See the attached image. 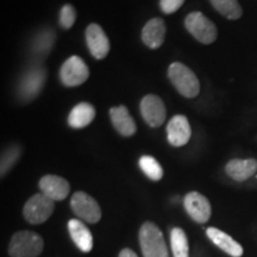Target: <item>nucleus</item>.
<instances>
[{
	"label": "nucleus",
	"instance_id": "1",
	"mask_svg": "<svg viewBox=\"0 0 257 257\" xmlns=\"http://www.w3.org/2000/svg\"><path fill=\"white\" fill-rule=\"evenodd\" d=\"M44 240L34 231H18L11 237L9 255L11 257H37L43 252Z\"/></svg>",
	"mask_w": 257,
	"mask_h": 257
},
{
	"label": "nucleus",
	"instance_id": "2",
	"mask_svg": "<svg viewBox=\"0 0 257 257\" xmlns=\"http://www.w3.org/2000/svg\"><path fill=\"white\" fill-rule=\"evenodd\" d=\"M168 78L178 92L186 98H195L200 92V82L192 69L181 62H173L168 68Z\"/></svg>",
	"mask_w": 257,
	"mask_h": 257
},
{
	"label": "nucleus",
	"instance_id": "3",
	"mask_svg": "<svg viewBox=\"0 0 257 257\" xmlns=\"http://www.w3.org/2000/svg\"><path fill=\"white\" fill-rule=\"evenodd\" d=\"M140 244L143 257H169L162 231L152 221H146L141 226Z\"/></svg>",
	"mask_w": 257,
	"mask_h": 257
},
{
	"label": "nucleus",
	"instance_id": "4",
	"mask_svg": "<svg viewBox=\"0 0 257 257\" xmlns=\"http://www.w3.org/2000/svg\"><path fill=\"white\" fill-rule=\"evenodd\" d=\"M47 79L46 68L35 62L25 70L18 83V95L23 101H30L40 94Z\"/></svg>",
	"mask_w": 257,
	"mask_h": 257
},
{
	"label": "nucleus",
	"instance_id": "5",
	"mask_svg": "<svg viewBox=\"0 0 257 257\" xmlns=\"http://www.w3.org/2000/svg\"><path fill=\"white\" fill-rule=\"evenodd\" d=\"M55 210L54 200L43 193H37L27 201L23 208V216L28 223L38 225L43 224L53 216Z\"/></svg>",
	"mask_w": 257,
	"mask_h": 257
},
{
	"label": "nucleus",
	"instance_id": "6",
	"mask_svg": "<svg viewBox=\"0 0 257 257\" xmlns=\"http://www.w3.org/2000/svg\"><path fill=\"white\" fill-rule=\"evenodd\" d=\"M185 27L189 34L202 44H211L217 40L218 31L213 22L201 12H192L185 19Z\"/></svg>",
	"mask_w": 257,
	"mask_h": 257
},
{
	"label": "nucleus",
	"instance_id": "7",
	"mask_svg": "<svg viewBox=\"0 0 257 257\" xmlns=\"http://www.w3.org/2000/svg\"><path fill=\"white\" fill-rule=\"evenodd\" d=\"M70 207L75 216L89 224H96L101 219V208L96 200L85 192L74 193Z\"/></svg>",
	"mask_w": 257,
	"mask_h": 257
},
{
	"label": "nucleus",
	"instance_id": "8",
	"mask_svg": "<svg viewBox=\"0 0 257 257\" xmlns=\"http://www.w3.org/2000/svg\"><path fill=\"white\" fill-rule=\"evenodd\" d=\"M89 76V69L81 57L74 55L64 61L60 69L61 82L67 87L82 85Z\"/></svg>",
	"mask_w": 257,
	"mask_h": 257
},
{
	"label": "nucleus",
	"instance_id": "9",
	"mask_svg": "<svg viewBox=\"0 0 257 257\" xmlns=\"http://www.w3.org/2000/svg\"><path fill=\"white\" fill-rule=\"evenodd\" d=\"M141 114L146 123L152 127H159L165 123L167 111L165 102L160 96L148 94L141 101Z\"/></svg>",
	"mask_w": 257,
	"mask_h": 257
},
{
	"label": "nucleus",
	"instance_id": "10",
	"mask_svg": "<svg viewBox=\"0 0 257 257\" xmlns=\"http://www.w3.org/2000/svg\"><path fill=\"white\" fill-rule=\"evenodd\" d=\"M184 206L188 216L199 224L210 220L212 207L208 199L199 192H189L184 198Z\"/></svg>",
	"mask_w": 257,
	"mask_h": 257
},
{
	"label": "nucleus",
	"instance_id": "11",
	"mask_svg": "<svg viewBox=\"0 0 257 257\" xmlns=\"http://www.w3.org/2000/svg\"><path fill=\"white\" fill-rule=\"evenodd\" d=\"M86 42L93 57L102 60L110 53V41L100 25L92 23L86 29Z\"/></svg>",
	"mask_w": 257,
	"mask_h": 257
},
{
	"label": "nucleus",
	"instance_id": "12",
	"mask_svg": "<svg viewBox=\"0 0 257 257\" xmlns=\"http://www.w3.org/2000/svg\"><path fill=\"white\" fill-rule=\"evenodd\" d=\"M192 130L185 115L176 114L167 125V138L173 147H184L191 138Z\"/></svg>",
	"mask_w": 257,
	"mask_h": 257
},
{
	"label": "nucleus",
	"instance_id": "13",
	"mask_svg": "<svg viewBox=\"0 0 257 257\" xmlns=\"http://www.w3.org/2000/svg\"><path fill=\"white\" fill-rule=\"evenodd\" d=\"M40 189L51 200L62 201L69 195L70 185L66 179L49 174L40 180Z\"/></svg>",
	"mask_w": 257,
	"mask_h": 257
},
{
	"label": "nucleus",
	"instance_id": "14",
	"mask_svg": "<svg viewBox=\"0 0 257 257\" xmlns=\"http://www.w3.org/2000/svg\"><path fill=\"white\" fill-rule=\"evenodd\" d=\"M206 234L214 245L223 250L224 252H226L229 256L240 257L243 255V246L224 231L217 229V227H208Z\"/></svg>",
	"mask_w": 257,
	"mask_h": 257
},
{
	"label": "nucleus",
	"instance_id": "15",
	"mask_svg": "<svg viewBox=\"0 0 257 257\" xmlns=\"http://www.w3.org/2000/svg\"><path fill=\"white\" fill-rule=\"evenodd\" d=\"M110 117L112 125H113L118 134L124 137H130L136 134L137 126L134 118L131 117L130 112L126 106L119 105L110 108Z\"/></svg>",
	"mask_w": 257,
	"mask_h": 257
},
{
	"label": "nucleus",
	"instance_id": "16",
	"mask_svg": "<svg viewBox=\"0 0 257 257\" xmlns=\"http://www.w3.org/2000/svg\"><path fill=\"white\" fill-rule=\"evenodd\" d=\"M225 172L234 181H246L257 172V161L255 159H233L227 162Z\"/></svg>",
	"mask_w": 257,
	"mask_h": 257
},
{
	"label": "nucleus",
	"instance_id": "17",
	"mask_svg": "<svg viewBox=\"0 0 257 257\" xmlns=\"http://www.w3.org/2000/svg\"><path fill=\"white\" fill-rule=\"evenodd\" d=\"M166 37V24L162 18H153L144 25L142 41L150 49H157L163 44Z\"/></svg>",
	"mask_w": 257,
	"mask_h": 257
},
{
	"label": "nucleus",
	"instance_id": "18",
	"mask_svg": "<svg viewBox=\"0 0 257 257\" xmlns=\"http://www.w3.org/2000/svg\"><path fill=\"white\" fill-rule=\"evenodd\" d=\"M68 232L70 238L82 252H91L93 249V236L89 229L79 219L68 221Z\"/></svg>",
	"mask_w": 257,
	"mask_h": 257
},
{
	"label": "nucleus",
	"instance_id": "19",
	"mask_svg": "<svg viewBox=\"0 0 257 257\" xmlns=\"http://www.w3.org/2000/svg\"><path fill=\"white\" fill-rule=\"evenodd\" d=\"M54 42H55V32L50 29H42L36 34V36L32 38L30 51L34 59L42 61L49 55L54 47Z\"/></svg>",
	"mask_w": 257,
	"mask_h": 257
},
{
	"label": "nucleus",
	"instance_id": "20",
	"mask_svg": "<svg viewBox=\"0 0 257 257\" xmlns=\"http://www.w3.org/2000/svg\"><path fill=\"white\" fill-rule=\"evenodd\" d=\"M95 118V108L88 102H80L74 106L68 115V124L73 128L88 126Z\"/></svg>",
	"mask_w": 257,
	"mask_h": 257
},
{
	"label": "nucleus",
	"instance_id": "21",
	"mask_svg": "<svg viewBox=\"0 0 257 257\" xmlns=\"http://www.w3.org/2000/svg\"><path fill=\"white\" fill-rule=\"evenodd\" d=\"M170 246L174 257H189L187 234L181 227H173L170 231Z\"/></svg>",
	"mask_w": 257,
	"mask_h": 257
},
{
	"label": "nucleus",
	"instance_id": "22",
	"mask_svg": "<svg viewBox=\"0 0 257 257\" xmlns=\"http://www.w3.org/2000/svg\"><path fill=\"white\" fill-rule=\"evenodd\" d=\"M211 4L225 18L236 21L242 17V8L237 0H211Z\"/></svg>",
	"mask_w": 257,
	"mask_h": 257
},
{
	"label": "nucleus",
	"instance_id": "23",
	"mask_svg": "<svg viewBox=\"0 0 257 257\" xmlns=\"http://www.w3.org/2000/svg\"><path fill=\"white\" fill-rule=\"evenodd\" d=\"M138 165H140L144 174L153 181H160L163 178L162 167H161L159 161L154 159L153 156H142L138 161Z\"/></svg>",
	"mask_w": 257,
	"mask_h": 257
},
{
	"label": "nucleus",
	"instance_id": "24",
	"mask_svg": "<svg viewBox=\"0 0 257 257\" xmlns=\"http://www.w3.org/2000/svg\"><path fill=\"white\" fill-rule=\"evenodd\" d=\"M22 154V148L14 144V146L8 147L2 153V162H0V170H2V176L8 174L9 170L16 165Z\"/></svg>",
	"mask_w": 257,
	"mask_h": 257
},
{
	"label": "nucleus",
	"instance_id": "25",
	"mask_svg": "<svg viewBox=\"0 0 257 257\" xmlns=\"http://www.w3.org/2000/svg\"><path fill=\"white\" fill-rule=\"evenodd\" d=\"M76 12L72 5H64L60 11V25L66 30H68L75 23Z\"/></svg>",
	"mask_w": 257,
	"mask_h": 257
},
{
	"label": "nucleus",
	"instance_id": "26",
	"mask_svg": "<svg viewBox=\"0 0 257 257\" xmlns=\"http://www.w3.org/2000/svg\"><path fill=\"white\" fill-rule=\"evenodd\" d=\"M185 0H160V8L163 14L172 15L184 5Z\"/></svg>",
	"mask_w": 257,
	"mask_h": 257
},
{
	"label": "nucleus",
	"instance_id": "27",
	"mask_svg": "<svg viewBox=\"0 0 257 257\" xmlns=\"http://www.w3.org/2000/svg\"><path fill=\"white\" fill-rule=\"evenodd\" d=\"M118 257H138L137 253L134 251L133 249H128V248H125L121 250L119 252V256Z\"/></svg>",
	"mask_w": 257,
	"mask_h": 257
}]
</instances>
